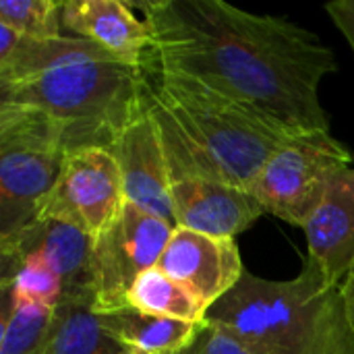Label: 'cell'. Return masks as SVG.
Wrapping results in <instances>:
<instances>
[{
	"label": "cell",
	"mask_w": 354,
	"mask_h": 354,
	"mask_svg": "<svg viewBox=\"0 0 354 354\" xmlns=\"http://www.w3.org/2000/svg\"><path fill=\"white\" fill-rule=\"evenodd\" d=\"M131 6L151 29V68L201 81L292 135L330 131L319 85L338 71V60L317 33L224 0Z\"/></svg>",
	"instance_id": "6da1fadb"
},
{
	"label": "cell",
	"mask_w": 354,
	"mask_h": 354,
	"mask_svg": "<svg viewBox=\"0 0 354 354\" xmlns=\"http://www.w3.org/2000/svg\"><path fill=\"white\" fill-rule=\"evenodd\" d=\"M145 68L112 58L89 39L23 37L0 25V102L31 106L56 120L66 151L110 149L147 110Z\"/></svg>",
	"instance_id": "7a4b0ae2"
},
{
	"label": "cell",
	"mask_w": 354,
	"mask_h": 354,
	"mask_svg": "<svg viewBox=\"0 0 354 354\" xmlns=\"http://www.w3.org/2000/svg\"><path fill=\"white\" fill-rule=\"evenodd\" d=\"M153 71L147 106L170 176H201L249 189L292 133L201 81Z\"/></svg>",
	"instance_id": "3957f363"
},
{
	"label": "cell",
	"mask_w": 354,
	"mask_h": 354,
	"mask_svg": "<svg viewBox=\"0 0 354 354\" xmlns=\"http://www.w3.org/2000/svg\"><path fill=\"white\" fill-rule=\"evenodd\" d=\"M205 324L228 332L251 354H354L340 286H332L309 259L284 282L245 272L236 288L207 311Z\"/></svg>",
	"instance_id": "277c9868"
},
{
	"label": "cell",
	"mask_w": 354,
	"mask_h": 354,
	"mask_svg": "<svg viewBox=\"0 0 354 354\" xmlns=\"http://www.w3.org/2000/svg\"><path fill=\"white\" fill-rule=\"evenodd\" d=\"M66 153L62 129L46 112L0 102V241L39 218Z\"/></svg>",
	"instance_id": "5b68a950"
},
{
	"label": "cell",
	"mask_w": 354,
	"mask_h": 354,
	"mask_svg": "<svg viewBox=\"0 0 354 354\" xmlns=\"http://www.w3.org/2000/svg\"><path fill=\"white\" fill-rule=\"evenodd\" d=\"M354 156L330 131L288 137L257 172L249 191L266 214L305 226L334 178L353 168Z\"/></svg>",
	"instance_id": "8992f818"
},
{
	"label": "cell",
	"mask_w": 354,
	"mask_h": 354,
	"mask_svg": "<svg viewBox=\"0 0 354 354\" xmlns=\"http://www.w3.org/2000/svg\"><path fill=\"white\" fill-rule=\"evenodd\" d=\"M174 230L166 220L124 201L116 218L93 239L91 276L97 313L127 307V295L135 280L158 268Z\"/></svg>",
	"instance_id": "52a82bcc"
},
{
	"label": "cell",
	"mask_w": 354,
	"mask_h": 354,
	"mask_svg": "<svg viewBox=\"0 0 354 354\" xmlns=\"http://www.w3.org/2000/svg\"><path fill=\"white\" fill-rule=\"evenodd\" d=\"M124 201L122 174L110 149L85 147L66 153L39 218L68 222L95 239L116 218Z\"/></svg>",
	"instance_id": "ba28073f"
},
{
	"label": "cell",
	"mask_w": 354,
	"mask_h": 354,
	"mask_svg": "<svg viewBox=\"0 0 354 354\" xmlns=\"http://www.w3.org/2000/svg\"><path fill=\"white\" fill-rule=\"evenodd\" d=\"M158 268L191 290L207 311L230 295L245 276L234 239H214L185 228L172 232Z\"/></svg>",
	"instance_id": "9c48e42d"
},
{
	"label": "cell",
	"mask_w": 354,
	"mask_h": 354,
	"mask_svg": "<svg viewBox=\"0 0 354 354\" xmlns=\"http://www.w3.org/2000/svg\"><path fill=\"white\" fill-rule=\"evenodd\" d=\"M176 228L214 239H236L266 212L249 189L201 176H170Z\"/></svg>",
	"instance_id": "30bf717a"
},
{
	"label": "cell",
	"mask_w": 354,
	"mask_h": 354,
	"mask_svg": "<svg viewBox=\"0 0 354 354\" xmlns=\"http://www.w3.org/2000/svg\"><path fill=\"white\" fill-rule=\"evenodd\" d=\"M110 153L118 162L127 201L176 228L166 153L149 106L120 133Z\"/></svg>",
	"instance_id": "8fae6325"
},
{
	"label": "cell",
	"mask_w": 354,
	"mask_h": 354,
	"mask_svg": "<svg viewBox=\"0 0 354 354\" xmlns=\"http://www.w3.org/2000/svg\"><path fill=\"white\" fill-rule=\"evenodd\" d=\"M62 29L73 37L89 39L112 58L145 68L151 58V29L120 0H64Z\"/></svg>",
	"instance_id": "7c38bea8"
},
{
	"label": "cell",
	"mask_w": 354,
	"mask_h": 354,
	"mask_svg": "<svg viewBox=\"0 0 354 354\" xmlns=\"http://www.w3.org/2000/svg\"><path fill=\"white\" fill-rule=\"evenodd\" d=\"M91 249L93 236L54 218H39L12 239L0 241L2 257L39 255L62 278L64 299L93 295Z\"/></svg>",
	"instance_id": "4fadbf2b"
},
{
	"label": "cell",
	"mask_w": 354,
	"mask_h": 354,
	"mask_svg": "<svg viewBox=\"0 0 354 354\" xmlns=\"http://www.w3.org/2000/svg\"><path fill=\"white\" fill-rule=\"evenodd\" d=\"M309 261L332 286H342L354 266V168L340 172L303 226Z\"/></svg>",
	"instance_id": "5bb4252c"
},
{
	"label": "cell",
	"mask_w": 354,
	"mask_h": 354,
	"mask_svg": "<svg viewBox=\"0 0 354 354\" xmlns=\"http://www.w3.org/2000/svg\"><path fill=\"white\" fill-rule=\"evenodd\" d=\"M97 315L102 326L135 354H178L193 342L201 328V324L147 315L129 305Z\"/></svg>",
	"instance_id": "9a60e30c"
},
{
	"label": "cell",
	"mask_w": 354,
	"mask_h": 354,
	"mask_svg": "<svg viewBox=\"0 0 354 354\" xmlns=\"http://www.w3.org/2000/svg\"><path fill=\"white\" fill-rule=\"evenodd\" d=\"M95 297H68L54 309L48 354H135L100 322Z\"/></svg>",
	"instance_id": "2e32d148"
},
{
	"label": "cell",
	"mask_w": 354,
	"mask_h": 354,
	"mask_svg": "<svg viewBox=\"0 0 354 354\" xmlns=\"http://www.w3.org/2000/svg\"><path fill=\"white\" fill-rule=\"evenodd\" d=\"M127 305L147 315L197 326L203 324L207 315L205 305L160 268H151L135 280L127 295Z\"/></svg>",
	"instance_id": "e0dca14e"
},
{
	"label": "cell",
	"mask_w": 354,
	"mask_h": 354,
	"mask_svg": "<svg viewBox=\"0 0 354 354\" xmlns=\"http://www.w3.org/2000/svg\"><path fill=\"white\" fill-rule=\"evenodd\" d=\"M2 297L56 309L64 299L62 278L39 255L2 257Z\"/></svg>",
	"instance_id": "ac0fdd59"
},
{
	"label": "cell",
	"mask_w": 354,
	"mask_h": 354,
	"mask_svg": "<svg viewBox=\"0 0 354 354\" xmlns=\"http://www.w3.org/2000/svg\"><path fill=\"white\" fill-rule=\"evenodd\" d=\"M54 309L2 297L0 354H48Z\"/></svg>",
	"instance_id": "d6986e66"
},
{
	"label": "cell",
	"mask_w": 354,
	"mask_h": 354,
	"mask_svg": "<svg viewBox=\"0 0 354 354\" xmlns=\"http://www.w3.org/2000/svg\"><path fill=\"white\" fill-rule=\"evenodd\" d=\"M0 25L23 37L54 39L62 31V2L56 0H0Z\"/></svg>",
	"instance_id": "ffe728a7"
},
{
	"label": "cell",
	"mask_w": 354,
	"mask_h": 354,
	"mask_svg": "<svg viewBox=\"0 0 354 354\" xmlns=\"http://www.w3.org/2000/svg\"><path fill=\"white\" fill-rule=\"evenodd\" d=\"M178 354H251V351L228 332L203 322L193 342Z\"/></svg>",
	"instance_id": "44dd1931"
},
{
	"label": "cell",
	"mask_w": 354,
	"mask_h": 354,
	"mask_svg": "<svg viewBox=\"0 0 354 354\" xmlns=\"http://www.w3.org/2000/svg\"><path fill=\"white\" fill-rule=\"evenodd\" d=\"M326 12L330 15L332 23L344 35L348 46L354 52V0H336L326 4Z\"/></svg>",
	"instance_id": "7402d4cb"
},
{
	"label": "cell",
	"mask_w": 354,
	"mask_h": 354,
	"mask_svg": "<svg viewBox=\"0 0 354 354\" xmlns=\"http://www.w3.org/2000/svg\"><path fill=\"white\" fill-rule=\"evenodd\" d=\"M340 292H342V299H344V307H346V315H348V322L354 330V266L351 268L348 276L344 278L342 286H340Z\"/></svg>",
	"instance_id": "603a6c76"
}]
</instances>
